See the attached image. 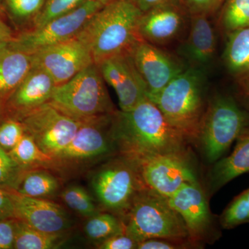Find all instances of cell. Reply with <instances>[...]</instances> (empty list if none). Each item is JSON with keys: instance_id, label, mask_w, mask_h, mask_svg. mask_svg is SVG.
<instances>
[{"instance_id": "obj_1", "label": "cell", "mask_w": 249, "mask_h": 249, "mask_svg": "<svg viewBox=\"0 0 249 249\" xmlns=\"http://www.w3.org/2000/svg\"><path fill=\"white\" fill-rule=\"evenodd\" d=\"M112 136L121 155L130 160L148 155L187 154L188 141L148 98L130 111L116 110Z\"/></svg>"}, {"instance_id": "obj_2", "label": "cell", "mask_w": 249, "mask_h": 249, "mask_svg": "<svg viewBox=\"0 0 249 249\" xmlns=\"http://www.w3.org/2000/svg\"><path fill=\"white\" fill-rule=\"evenodd\" d=\"M142 12L131 0H115L91 16L76 36L94 63L129 52L140 37L137 25Z\"/></svg>"}, {"instance_id": "obj_3", "label": "cell", "mask_w": 249, "mask_h": 249, "mask_svg": "<svg viewBox=\"0 0 249 249\" xmlns=\"http://www.w3.org/2000/svg\"><path fill=\"white\" fill-rule=\"evenodd\" d=\"M206 72L188 66L160 93L148 98L188 141L197 140L205 112Z\"/></svg>"}, {"instance_id": "obj_4", "label": "cell", "mask_w": 249, "mask_h": 249, "mask_svg": "<svg viewBox=\"0 0 249 249\" xmlns=\"http://www.w3.org/2000/svg\"><path fill=\"white\" fill-rule=\"evenodd\" d=\"M123 222L124 232L137 242L152 238L189 239L186 224L168 199L146 186L134 198Z\"/></svg>"}, {"instance_id": "obj_5", "label": "cell", "mask_w": 249, "mask_h": 249, "mask_svg": "<svg viewBox=\"0 0 249 249\" xmlns=\"http://www.w3.org/2000/svg\"><path fill=\"white\" fill-rule=\"evenodd\" d=\"M105 83L93 62L67 83L56 85L49 103L78 121L112 114L116 109Z\"/></svg>"}, {"instance_id": "obj_6", "label": "cell", "mask_w": 249, "mask_h": 249, "mask_svg": "<svg viewBox=\"0 0 249 249\" xmlns=\"http://www.w3.org/2000/svg\"><path fill=\"white\" fill-rule=\"evenodd\" d=\"M249 124V111L235 98L214 96L205 110L198 135L206 160L211 163L220 160Z\"/></svg>"}, {"instance_id": "obj_7", "label": "cell", "mask_w": 249, "mask_h": 249, "mask_svg": "<svg viewBox=\"0 0 249 249\" xmlns=\"http://www.w3.org/2000/svg\"><path fill=\"white\" fill-rule=\"evenodd\" d=\"M114 113L82 120L70 143L52 158L49 169L64 173L77 170L117 150L112 136Z\"/></svg>"}, {"instance_id": "obj_8", "label": "cell", "mask_w": 249, "mask_h": 249, "mask_svg": "<svg viewBox=\"0 0 249 249\" xmlns=\"http://www.w3.org/2000/svg\"><path fill=\"white\" fill-rule=\"evenodd\" d=\"M91 186L103 209L122 220L134 198L145 187L136 165L122 155L96 170L91 176Z\"/></svg>"}, {"instance_id": "obj_9", "label": "cell", "mask_w": 249, "mask_h": 249, "mask_svg": "<svg viewBox=\"0 0 249 249\" xmlns=\"http://www.w3.org/2000/svg\"><path fill=\"white\" fill-rule=\"evenodd\" d=\"M104 5L88 0L70 14L54 19L38 29L19 31L9 42L10 47L34 54L50 46L76 37L88 19Z\"/></svg>"}, {"instance_id": "obj_10", "label": "cell", "mask_w": 249, "mask_h": 249, "mask_svg": "<svg viewBox=\"0 0 249 249\" xmlns=\"http://www.w3.org/2000/svg\"><path fill=\"white\" fill-rule=\"evenodd\" d=\"M18 119L22 123L26 134L52 158L70 143L81 122L49 103Z\"/></svg>"}, {"instance_id": "obj_11", "label": "cell", "mask_w": 249, "mask_h": 249, "mask_svg": "<svg viewBox=\"0 0 249 249\" xmlns=\"http://www.w3.org/2000/svg\"><path fill=\"white\" fill-rule=\"evenodd\" d=\"M187 158V154H162L142 156L131 160L137 166L145 186L168 198L185 183L197 180Z\"/></svg>"}, {"instance_id": "obj_12", "label": "cell", "mask_w": 249, "mask_h": 249, "mask_svg": "<svg viewBox=\"0 0 249 249\" xmlns=\"http://www.w3.org/2000/svg\"><path fill=\"white\" fill-rule=\"evenodd\" d=\"M129 53L146 85L147 98L160 93L187 67L176 57L142 39L134 44Z\"/></svg>"}, {"instance_id": "obj_13", "label": "cell", "mask_w": 249, "mask_h": 249, "mask_svg": "<svg viewBox=\"0 0 249 249\" xmlns=\"http://www.w3.org/2000/svg\"><path fill=\"white\" fill-rule=\"evenodd\" d=\"M31 58L33 67L45 70L56 85L67 83L93 63L89 50L76 37L31 54Z\"/></svg>"}, {"instance_id": "obj_14", "label": "cell", "mask_w": 249, "mask_h": 249, "mask_svg": "<svg viewBox=\"0 0 249 249\" xmlns=\"http://www.w3.org/2000/svg\"><path fill=\"white\" fill-rule=\"evenodd\" d=\"M96 65L106 83L115 91L121 111H130L147 98L146 85L129 52L109 57Z\"/></svg>"}, {"instance_id": "obj_15", "label": "cell", "mask_w": 249, "mask_h": 249, "mask_svg": "<svg viewBox=\"0 0 249 249\" xmlns=\"http://www.w3.org/2000/svg\"><path fill=\"white\" fill-rule=\"evenodd\" d=\"M167 199L182 218L190 240L196 242L204 239L210 231L213 219L206 195L197 180L185 183Z\"/></svg>"}, {"instance_id": "obj_16", "label": "cell", "mask_w": 249, "mask_h": 249, "mask_svg": "<svg viewBox=\"0 0 249 249\" xmlns=\"http://www.w3.org/2000/svg\"><path fill=\"white\" fill-rule=\"evenodd\" d=\"M14 201L15 217L42 231L58 233L72 227L71 218L60 205L48 199L31 197L8 189Z\"/></svg>"}, {"instance_id": "obj_17", "label": "cell", "mask_w": 249, "mask_h": 249, "mask_svg": "<svg viewBox=\"0 0 249 249\" xmlns=\"http://www.w3.org/2000/svg\"><path fill=\"white\" fill-rule=\"evenodd\" d=\"M187 12L181 1L160 5L142 12L139 18L137 32L142 40L152 45H165L181 34Z\"/></svg>"}, {"instance_id": "obj_18", "label": "cell", "mask_w": 249, "mask_h": 249, "mask_svg": "<svg viewBox=\"0 0 249 249\" xmlns=\"http://www.w3.org/2000/svg\"><path fill=\"white\" fill-rule=\"evenodd\" d=\"M55 86L53 78L45 70L33 67L5 101L6 116L20 119L49 103Z\"/></svg>"}, {"instance_id": "obj_19", "label": "cell", "mask_w": 249, "mask_h": 249, "mask_svg": "<svg viewBox=\"0 0 249 249\" xmlns=\"http://www.w3.org/2000/svg\"><path fill=\"white\" fill-rule=\"evenodd\" d=\"M190 31L188 37L178 49V53L188 61V66L206 71L213 61L217 40L209 16L189 15Z\"/></svg>"}, {"instance_id": "obj_20", "label": "cell", "mask_w": 249, "mask_h": 249, "mask_svg": "<svg viewBox=\"0 0 249 249\" xmlns=\"http://www.w3.org/2000/svg\"><path fill=\"white\" fill-rule=\"evenodd\" d=\"M236 142L232 153L217 160L211 170L210 186L213 192L217 191L237 177L249 173V124Z\"/></svg>"}, {"instance_id": "obj_21", "label": "cell", "mask_w": 249, "mask_h": 249, "mask_svg": "<svg viewBox=\"0 0 249 249\" xmlns=\"http://www.w3.org/2000/svg\"><path fill=\"white\" fill-rule=\"evenodd\" d=\"M33 67L31 54L0 46V98L6 101Z\"/></svg>"}, {"instance_id": "obj_22", "label": "cell", "mask_w": 249, "mask_h": 249, "mask_svg": "<svg viewBox=\"0 0 249 249\" xmlns=\"http://www.w3.org/2000/svg\"><path fill=\"white\" fill-rule=\"evenodd\" d=\"M223 60L240 86L249 83V27L227 34Z\"/></svg>"}, {"instance_id": "obj_23", "label": "cell", "mask_w": 249, "mask_h": 249, "mask_svg": "<svg viewBox=\"0 0 249 249\" xmlns=\"http://www.w3.org/2000/svg\"><path fill=\"white\" fill-rule=\"evenodd\" d=\"M60 180L47 168L24 170L14 191L31 197L49 199L60 188Z\"/></svg>"}, {"instance_id": "obj_24", "label": "cell", "mask_w": 249, "mask_h": 249, "mask_svg": "<svg viewBox=\"0 0 249 249\" xmlns=\"http://www.w3.org/2000/svg\"><path fill=\"white\" fill-rule=\"evenodd\" d=\"M67 235V232L52 233L37 230L17 219L14 249H58L66 241Z\"/></svg>"}, {"instance_id": "obj_25", "label": "cell", "mask_w": 249, "mask_h": 249, "mask_svg": "<svg viewBox=\"0 0 249 249\" xmlns=\"http://www.w3.org/2000/svg\"><path fill=\"white\" fill-rule=\"evenodd\" d=\"M46 0H2L1 8L19 31L31 29Z\"/></svg>"}, {"instance_id": "obj_26", "label": "cell", "mask_w": 249, "mask_h": 249, "mask_svg": "<svg viewBox=\"0 0 249 249\" xmlns=\"http://www.w3.org/2000/svg\"><path fill=\"white\" fill-rule=\"evenodd\" d=\"M9 153L24 170L39 168L49 169L52 163V157L42 152L34 139L27 134H25Z\"/></svg>"}, {"instance_id": "obj_27", "label": "cell", "mask_w": 249, "mask_h": 249, "mask_svg": "<svg viewBox=\"0 0 249 249\" xmlns=\"http://www.w3.org/2000/svg\"><path fill=\"white\" fill-rule=\"evenodd\" d=\"M85 235L96 245L108 237L124 232L122 219L111 213H100L88 218L85 223Z\"/></svg>"}, {"instance_id": "obj_28", "label": "cell", "mask_w": 249, "mask_h": 249, "mask_svg": "<svg viewBox=\"0 0 249 249\" xmlns=\"http://www.w3.org/2000/svg\"><path fill=\"white\" fill-rule=\"evenodd\" d=\"M219 23L227 34L249 27V0H225Z\"/></svg>"}, {"instance_id": "obj_29", "label": "cell", "mask_w": 249, "mask_h": 249, "mask_svg": "<svg viewBox=\"0 0 249 249\" xmlns=\"http://www.w3.org/2000/svg\"><path fill=\"white\" fill-rule=\"evenodd\" d=\"M60 196L70 209L82 217L89 218L98 213L93 198L84 187L71 185L62 191Z\"/></svg>"}, {"instance_id": "obj_30", "label": "cell", "mask_w": 249, "mask_h": 249, "mask_svg": "<svg viewBox=\"0 0 249 249\" xmlns=\"http://www.w3.org/2000/svg\"><path fill=\"white\" fill-rule=\"evenodd\" d=\"M219 223L223 229L227 230L249 223V188L228 205L219 217Z\"/></svg>"}, {"instance_id": "obj_31", "label": "cell", "mask_w": 249, "mask_h": 249, "mask_svg": "<svg viewBox=\"0 0 249 249\" xmlns=\"http://www.w3.org/2000/svg\"><path fill=\"white\" fill-rule=\"evenodd\" d=\"M88 0H46L31 29H38L54 19L61 17L74 11Z\"/></svg>"}, {"instance_id": "obj_32", "label": "cell", "mask_w": 249, "mask_h": 249, "mask_svg": "<svg viewBox=\"0 0 249 249\" xmlns=\"http://www.w3.org/2000/svg\"><path fill=\"white\" fill-rule=\"evenodd\" d=\"M25 134V129L20 120L6 116L0 123V147L9 152Z\"/></svg>"}, {"instance_id": "obj_33", "label": "cell", "mask_w": 249, "mask_h": 249, "mask_svg": "<svg viewBox=\"0 0 249 249\" xmlns=\"http://www.w3.org/2000/svg\"><path fill=\"white\" fill-rule=\"evenodd\" d=\"M24 171L9 152L0 147V187L14 189Z\"/></svg>"}, {"instance_id": "obj_34", "label": "cell", "mask_w": 249, "mask_h": 249, "mask_svg": "<svg viewBox=\"0 0 249 249\" xmlns=\"http://www.w3.org/2000/svg\"><path fill=\"white\" fill-rule=\"evenodd\" d=\"M189 15L213 14L222 7L225 0H180Z\"/></svg>"}, {"instance_id": "obj_35", "label": "cell", "mask_w": 249, "mask_h": 249, "mask_svg": "<svg viewBox=\"0 0 249 249\" xmlns=\"http://www.w3.org/2000/svg\"><path fill=\"white\" fill-rule=\"evenodd\" d=\"M138 242L125 232H121L102 241L96 247L100 249H137Z\"/></svg>"}, {"instance_id": "obj_36", "label": "cell", "mask_w": 249, "mask_h": 249, "mask_svg": "<svg viewBox=\"0 0 249 249\" xmlns=\"http://www.w3.org/2000/svg\"><path fill=\"white\" fill-rule=\"evenodd\" d=\"M17 218L0 220V249H14Z\"/></svg>"}, {"instance_id": "obj_37", "label": "cell", "mask_w": 249, "mask_h": 249, "mask_svg": "<svg viewBox=\"0 0 249 249\" xmlns=\"http://www.w3.org/2000/svg\"><path fill=\"white\" fill-rule=\"evenodd\" d=\"M183 240L164 238H152L142 241L137 244L139 249H183L187 245L181 244Z\"/></svg>"}, {"instance_id": "obj_38", "label": "cell", "mask_w": 249, "mask_h": 249, "mask_svg": "<svg viewBox=\"0 0 249 249\" xmlns=\"http://www.w3.org/2000/svg\"><path fill=\"white\" fill-rule=\"evenodd\" d=\"M15 217L14 201L6 188L0 187V220Z\"/></svg>"}, {"instance_id": "obj_39", "label": "cell", "mask_w": 249, "mask_h": 249, "mask_svg": "<svg viewBox=\"0 0 249 249\" xmlns=\"http://www.w3.org/2000/svg\"><path fill=\"white\" fill-rule=\"evenodd\" d=\"M142 12H145L147 10L151 9L160 5L173 2V1H180V0H131Z\"/></svg>"}, {"instance_id": "obj_40", "label": "cell", "mask_w": 249, "mask_h": 249, "mask_svg": "<svg viewBox=\"0 0 249 249\" xmlns=\"http://www.w3.org/2000/svg\"><path fill=\"white\" fill-rule=\"evenodd\" d=\"M15 35L16 34L14 31L0 16V46L9 43L13 40Z\"/></svg>"}, {"instance_id": "obj_41", "label": "cell", "mask_w": 249, "mask_h": 249, "mask_svg": "<svg viewBox=\"0 0 249 249\" xmlns=\"http://www.w3.org/2000/svg\"><path fill=\"white\" fill-rule=\"evenodd\" d=\"M241 88H242V95L245 98L246 105L249 108V83L241 85Z\"/></svg>"}, {"instance_id": "obj_42", "label": "cell", "mask_w": 249, "mask_h": 249, "mask_svg": "<svg viewBox=\"0 0 249 249\" xmlns=\"http://www.w3.org/2000/svg\"><path fill=\"white\" fill-rule=\"evenodd\" d=\"M6 117V107H5V101L0 98V123Z\"/></svg>"}, {"instance_id": "obj_43", "label": "cell", "mask_w": 249, "mask_h": 249, "mask_svg": "<svg viewBox=\"0 0 249 249\" xmlns=\"http://www.w3.org/2000/svg\"><path fill=\"white\" fill-rule=\"evenodd\" d=\"M93 1H98V2L105 5L108 4V3L111 2V1H115V0H93Z\"/></svg>"}, {"instance_id": "obj_44", "label": "cell", "mask_w": 249, "mask_h": 249, "mask_svg": "<svg viewBox=\"0 0 249 249\" xmlns=\"http://www.w3.org/2000/svg\"><path fill=\"white\" fill-rule=\"evenodd\" d=\"M1 2H2V0H0V9L1 8Z\"/></svg>"}]
</instances>
